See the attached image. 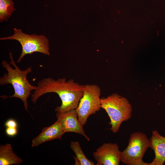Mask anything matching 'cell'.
<instances>
[{
    "label": "cell",
    "mask_w": 165,
    "mask_h": 165,
    "mask_svg": "<svg viewBox=\"0 0 165 165\" xmlns=\"http://www.w3.org/2000/svg\"><path fill=\"white\" fill-rule=\"evenodd\" d=\"M64 133L61 124L57 120L51 126L42 128L41 133L32 140L31 147H37L45 142L57 139L62 140Z\"/></svg>",
    "instance_id": "9"
},
{
    "label": "cell",
    "mask_w": 165,
    "mask_h": 165,
    "mask_svg": "<svg viewBox=\"0 0 165 165\" xmlns=\"http://www.w3.org/2000/svg\"></svg>",
    "instance_id": "16"
},
{
    "label": "cell",
    "mask_w": 165,
    "mask_h": 165,
    "mask_svg": "<svg viewBox=\"0 0 165 165\" xmlns=\"http://www.w3.org/2000/svg\"><path fill=\"white\" fill-rule=\"evenodd\" d=\"M9 63L6 61L1 62L2 67L7 73L0 78L1 86L11 84L14 90V94L10 97H16L20 99L26 110L28 111V99L32 94L31 91L36 88L29 83L27 79V75L32 71L31 67H28L24 70H21L15 63L11 53H10Z\"/></svg>",
    "instance_id": "2"
},
{
    "label": "cell",
    "mask_w": 165,
    "mask_h": 165,
    "mask_svg": "<svg viewBox=\"0 0 165 165\" xmlns=\"http://www.w3.org/2000/svg\"><path fill=\"white\" fill-rule=\"evenodd\" d=\"M101 90L95 84L84 85L83 94L76 109L78 119L83 126L90 115L94 114L101 108Z\"/></svg>",
    "instance_id": "6"
},
{
    "label": "cell",
    "mask_w": 165,
    "mask_h": 165,
    "mask_svg": "<svg viewBox=\"0 0 165 165\" xmlns=\"http://www.w3.org/2000/svg\"><path fill=\"white\" fill-rule=\"evenodd\" d=\"M12 0H0V22L7 21L16 9Z\"/></svg>",
    "instance_id": "12"
},
{
    "label": "cell",
    "mask_w": 165,
    "mask_h": 165,
    "mask_svg": "<svg viewBox=\"0 0 165 165\" xmlns=\"http://www.w3.org/2000/svg\"><path fill=\"white\" fill-rule=\"evenodd\" d=\"M151 142L147 135L140 132H134L130 135L128 145L121 152V161L127 165H149L143 162V157Z\"/></svg>",
    "instance_id": "5"
},
{
    "label": "cell",
    "mask_w": 165,
    "mask_h": 165,
    "mask_svg": "<svg viewBox=\"0 0 165 165\" xmlns=\"http://www.w3.org/2000/svg\"><path fill=\"white\" fill-rule=\"evenodd\" d=\"M101 108L109 117L110 129L114 133L117 132L122 123L130 118L131 105L127 99L116 93L101 98Z\"/></svg>",
    "instance_id": "3"
},
{
    "label": "cell",
    "mask_w": 165,
    "mask_h": 165,
    "mask_svg": "<svg viewBox=\"0 0 165 165\" xmlns=\"http://www.w3.org/2000/svg\"><path fill=\"white\" fill-rule=\"evenodd\" d=\"M1 40H16L19 42L22 50L17 62L19 63L27 54H31L35 52L50 56L48 39L43 35H29L23 33L20 29L14 28L13 35L1 38Z\"/></svg>",
    "instance_id": "4"
},
{
    "label": "cell",
    "mask_w": 165,
    "mask_h": 165,
    "mask_svg": "<svg viewBox=\"0 0 165 165\" xmlns=\"http://www.w3.org/2000/svg\"><path fill=\"white\" fill-rule=\"evenodd\" d=\"M150 140V148L154 152L155 157L149 165H163L165 162V137L154 130Z\"/></svg>",
    "instance_id": "10"
},
{
    "label": "cell",
    "mask_w": 165,
    "mask_h": 165,
    "mask_svg": "<svg viewBox=\"0 0 165 165\" xmlns=\"http://www.w3.org/2000/svg\"><path fill=\"white\" fill-rule=\"evenodd\" d=\"M121 152L116 143H104L93 153L97 165H119Z\"/></svg>",
    "instance_id": "7"
},
{
    "label": "cell",
    "mask_w": 165,
    "mask_h": 165,
    "mask_svg": "<svg viewBox=\"0 0 165 165\" xmlns=\"http://www.w3.org/2000/svg\"><path fill=\"white\" fill-rule=\"evenodd\" d=\"M6 134L9 136H13L16 135L17 133L16 127H7L6 130Z\"/></svg>",
    "instance_id": "14"
},
{
    "label": "cell",
    "mask_w": 165,
    "mask_h": 165,
    "mask_svg": "<svg viewBox=\"0 0 165 165\" xmlns=\"http://www.w3.org/2000/svg\"><path fill=\"white\" fill-rule=\"evenodd\" d=\"M84 85L73 79L67 81L65 78L55 80L48 77L40 80L36 88L31 94V101L35 104L38 98L50 93L57 94L61 101V105L55 109L56 112H64L76 109L83 94Z\"/></svg>",
    "instance_id": "1"
},
{
    "label": "cell",
    "mask_w": 165,
    "mask_h": 165,
    "mask_svg": "<svg viewBox=\"0 0 165 165\" xmlns=\"http://www.w3.org/2000/svg\"><path fill=\"white\" fill-rule=\"evenodd\" d=\"M5 125L6 127H17V123L14 119H10L6 121Z\"/></svg>",
    "instance_id": "15"
},
{
    "label": "cell",
    "mask_w": 165,
    "mask_h": 165,
    "mask_svg": "<svg viewBox=\"0 0 165 165\" xmlns=\"http://www.w3.org/2000/svg\"><path fill=\"white\" fill-rule=\"evenodd\" d=\"M70 147L76 155V159L79 160L81 165H94V163L89 160L84 154L78 141H71Z\"/></svg>",
    "instance_id": "13"
},
{
    "label": "cell",
    "mask_w": 165,
    "mask_h": 165,
    "mask_svg": "<svg viewBox=\"0 0 165 165\" xmlns=\"http://www.w3.org/2000/svg\"><path fill=\"white\" fill-rule=\"evenodd\" d=\"M57 120L61 124L64 133L71 132L81 134L88 141L90 138L86 134L83 126L79 122L76 109L64 112H57Z\"/></svg>",
    "instance_id": "8"
},
{
    "label": "cell",
    "mask_w": 165,
    "mask_h": 165,
    "mask_svg": "<svg viewBox=\"0 0 165 165\" xmlns=\"http://www.w3.org/2000/svg\"><path fill=\"white\" fill-rule=\"evenodd\" d=\"M23 162V160L14 153L10 144L0 145V165H18Z\"/></svg>",
    "instance_id": "11"
}]
</instances>
